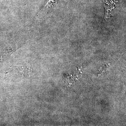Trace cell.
Listing matches in <instances>:
<instances>
[{"instance_id": "obj_1", "label": "cell", "mask_w": 126, "mask_h": 126, "mask_svg": "<svg viewBox=\"0 0 126 126\" xmlns=\"http://www.w3.org/2000/svg\"><path fill=\"white\" fill-rule=\"evenodd\" d=\"M18 71L20 74L25 77H29L31 75L32 73V68L27 65H21L17 68Z\"/></svg>"}, {"instance_id": "obj_2", "label": "cell", "mask_w": 126, "mask_h": 126, "mask_svg": "<svg viewBox=\"0 0 126 126\" xmlns=\"http://www.w3.org/2000/svg\"><path fill=\"white\" fill-rule=\"evenodd\" d=\"M57 0H47L46 3L45 7H49L54 4L55 2Z\"/></svg>"}]
</instances>
